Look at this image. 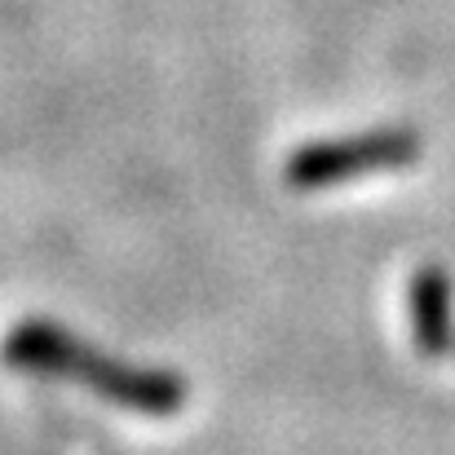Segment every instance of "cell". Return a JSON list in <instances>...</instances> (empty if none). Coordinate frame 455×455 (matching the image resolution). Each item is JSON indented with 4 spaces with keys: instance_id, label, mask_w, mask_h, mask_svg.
<instances>
[{
    "instance_id": "2",
    "label": "cell",
    "mask_w": 455,
    "mask_h": 455,
    "mask_svg": "<svg viewBox=\"0 0 455 455\" xmlns=\"http://www.w3.org/2000/svg\"><path fill=\"white\" fill-rule=\"evenodd\" d=\"M420 159V133L416 129H371L354 138H331V142H309L283 164V177L292 190H323L363 172H385V168H407Z\"/></svg>"
},
{
    "instance_id": "1",
    "label": "cell",
    "mask_w": 455,
    "mask_h": 455,
    "mask_svg": "<svg viewBox=\"0 0 455 455\" xmlns=\"http://www.w3.org/2000/svg\"><path fill=\"white\" fill-rule=\"evenodd\" d=\"M4 363L27 376H49V380H76L102 394L116 407L142 411V416H177L186 407V380L159 367H138L116 354H102L71 336L67 327L49 318H22L4 336Z\"/></svg>"
},
{
    "instance_id": "3",
    "label": "cell",
    "mask_w": 455,
    "mask_h": 455,
    "mask_svg": "<svg viewBox=\"0 0 455 455\" xmlns=\"http://www.w3.org/2000/svg\"><path fill=\"white\" fill-rule=\"evenodd\" d=\"M407 309H411V336L416 349L429 358H443L455 349V323H451V275L443 266H425L411 275V292H407Z\"/></svg>"
}]
</instances>
